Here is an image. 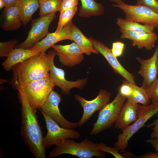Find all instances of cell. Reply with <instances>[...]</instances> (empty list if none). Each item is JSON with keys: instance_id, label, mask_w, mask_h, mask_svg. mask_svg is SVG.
Masks as SVG:
<instances>
[{"instance_id": "obj_1", "label": "cell", "mask_w": 158, "mask_h": 158, "mask_svg": "<svg viewBox=\"0 0 158 158\" xmlns=\"http://www.w3.org/2000/svg\"><path fill=\"white\" fill-rule=\"evenodd\" d=\"M21 106V134L28 147L36 158H46L45 147L36 109L29 104L25 95L17 89Z\"/></svg>"}, {"instance_id": "obj_2", "label": "cell", "mask_w": 158, "mask_h": 158, "mask_svg": "<svg viewBox=\"0 0 158 158\" xmlns=\"http://www.w3.org/2000/svg\"><path fill=\"white\" fill-rule=\"evenodd\" d=\"M10 83L25 84L49 75V60L48 54L40 52L13 68Z\"/></svg>"}, {"instance_id": "obj_3", "label": "cell", "mask_w": 158, "mask_h": 158, "mask_svg": "<svg viewBox=\"0 0 158 158\" xmlns=\"http://www.w3.org/2000/svg\"><path fill=\"white\" fill-rule=\"evenodd\" d=\"M66 154L80 158H92L96 157L104 158L105 152L98 149L96 143L88 140L86 137L80 142H77L69 138L62 139L49 153L48 157L53 158Z\"/></svg>"}, {"instance_id": "obj_4", "label": "cell", "mask_w": 158, "mask_h": 158, "mask_svg": "<svg viewBox=\"0 0 158 158\" xmlns=\"http://www.w3.org/2000/svg\"><path fill=\"white\" fill-rule=\"evenodd\" d=\"M55 86L50 75L28 83L13 85L15 89L23 92L29 104L36 109H40L44 103Z\"/></svg>"}, {"instance_id": "obj_5", "label": "cell", "mask_w": 158, "mask_h": 158, "mask_svg": "<svg viewBox=\"0 0 158 158\" xmlns=\"http://www.w3.org/2000/svg\"><path fill=\"white\" fill-rule=\"evenodd\" d=\"M158 112V103L151 104L147 106L138 105V117L132 124L122 130V132L117 137L114 143L115 147L119 150L124 152L132 137L141 128L145 126L147 121Z\"/></svg>"}, {"instance_id": "obj_6", "label": "cell", "mask_w": 158, "mask_h": 158, "mask_svg": "<svg viewBox=\"0 0 158 158\" xmlns=\"http://www.w3.org/2000/svg\"><path fill=\"white\" fill-rule=\"evenodd\" d=\"M126 99L118 91L114 99L99 111L98 118L93 124L90 134L96 135L114 124Z\"/></svg>"}, {"instance_id": "obj_7", "label": "cell", "mask_w": 158, "mask_h": 158, "mask_svg": "<svg viewBox=\"0 0 158 158\" xmlns=\"http://www.w3.org/2000/svg\"><path fill=\"white\" fill-rule=\"evenodd\" d=\"M113 6L121 9L125 15V19L157 27L158 26V13L142 5L127 4L124 2Z\"/></svg>"}, {"instance_id": "obj_8", "label": "cell", "mask_w": 158, "mask_h": 158, "mask_svg": "<svg viewBox=\"0 0 158 158\" xmlns=\"http://www.w3.org/2000/svg\"><path fill=\"white\" fill-rule=\"evenodd\" d=\"M56 13L31 20V28L26 39L22 43L16 45L15 48L30 49L46 36L49 33L50 24L56 18Z\"/></svg>"}, {"instance_id": "obj_9", "label": "cell", "mask_w": 158, "mask_h": 158, "mask_svg": "<svg viewBox=\"0 0 158 158\" xmlns=\"http://www.w3.org/2000/svg\"><path fill=\"white\" fill-rule=\"evenodd\" d=\"M49 60V75L55 86L59 87L61 90V93L67 95L70 93L71 90L73 88L81 89L85 85L88 78L87 77L79 79L75 81L67 80L65 78L64 71L56 67L54 64V59L56 55L54 50H50L48 53Z\"/></svg>"}, {"instance_id": "obj_10", "label": "cell", "mask_w": 158, "mask_h": 158, "mask_svg": "<svg viewBox=\"0 0 158 158\" xmlns=\"http://www.w3.org/2000/svg\"><path fill=\"white\" fill-rule=\"evenodd\" d=\"M44 119L47 133L44 137L43 142L46 148L58 145L63 139H78L79 132L73 129L63 128L52 120L43 112L40 111Z\"/></svg>"}, {"instance_id": "obj_11", "label": "cell", "mask_w": 158, "mask_h": 158, "mask_svg": "<svg viewBox=\"0 0 158 158\" xmlns=\"http://www.w3.org/2000/svg\"><path fill=\"white\" fill-rule=\"evenodd\" d=\"M111 93L105 90H100L97 96L94 99L87 100L79 95H74L75 100L78 102L83 109L82 117L78 123L80 127L86 123L96 111H99L109 102Z\"/></svg>"}, {"instance_id": "obj_12", "label": "cell", "mask_w": 158, "mask_h": 158, "mask_svg": "<svg viewBox=\"0 0 158 158\" xmlns=\"http://www.w3.org/2000/svg\"><path fill=\"white\" fill-rule=\"evenodd\" d=\"M61 100V95L52 90L44 103L39 109L63 128L74 129L77 128L78 127V122H71L61 114L59 105Z\"/></svg>"}, {"instance_id": "obj_13", "label": "cell", "mask_w": 158, "mask_h": 158, "mask_svg": "<svg viewBox=\"0 0 158 158\" xmlns=\"http://www.w3.org/2000/svg\"><path fill=\"white\" fill-rule=\"evenodd\" d=\"M52 47L64 66L73 67L80 64L84 59V53L75 42L65 45L54 44Z\"/></svg>"}, {"instance_id": "obj_14", "label": "cell", "mask_w": 158, "mask_h": 158, "mask_svg": "<svg viewBox=\"0 0 158 158\" xmlns=\"http://www.w3.org/2000/svg\"><path fill=\"white\" fill-rule=\"evenodd\" d=\"M88 38L95 49L105 58L115 72L120 75L128 82L135 84L134 76L122 66L117 58L112 54L111 49L101 41L92 37Z\"/></svg>"}, {"instance_id": "obj_15", "label": "cell", "mask_w": 158, "mask_h": 158, "mask_svg": "<svg viewBox=\"0 0 158 158\" xmlns=\"http://www.w3.org/2000/svg\"><path fill=\"white\" fill-rule=\"evenodd\" d=\"M158 56V45L155 51L150 58L143 59L139 57H135L140 64V68L138 73L143 78L141 87L146 90L157 78L158 73L157 59Z\"/></svg>"}, {"instance_id": "obj_16", "label": "cell", "mask_w": 158, "mask_h": 158, "mask_svg": "<svg viewBox=\"0 0 158 158\" xmlns=\"http://www.w3.org/2000/svg\"><path fill=\"white\" fill-rule=\"evenodd\" d=\"M121 33V39H127L132 42L131 45L137 47L139 49L145 48L147 50H151L155 46L156 41L158 40V36L154 32H134L119 30Z\"/></svg>"}, {"instance_id": "obj_17", "label": "cell", "mask_w": 158, "mask_h": 158, "mask_svg": "<svg viewBox=\"0 0 158 158\" xmlns=\"http://www.w3.org/2000/svg\"><path fill=\"white\" fill-rule=\"evenodd\" d=\"M73 23L72 21L70 22L59 33L55 32L49 33L44 38L34 45L30 49L40 51L41 53H45L47 49L56 43L64 40H71V29Z\"/></svg>"}, {"instance_id": "obj_18", "label": "cell", "mask_w": 158, "mask_h": 158, "mask_svg": "<svg viewBox=\"0 0 158 158\" xmlns=\"http://www.w3.org/2000/svg\"><path fill=\"white\" fill-rule=\"evenodd\" d=\"M138 105L126 99L114 124L116 128L122 130L137 119Z\"/></svg>"}, {"instance_id": "obj_19", "label": "cell", "mask_w": 158, "mask_h": 158, "mask_svg": "<svg viewBox=\"0 0 158 158\" xmlns=\"http://www.w3.org/2000/svg\"><path fill=\"white\" fill-rule=\"evenodd\" d=\"M40 52V51L15 48L9 53L6 59L2 63V66L5 71H9L16 64Z\"/></svg>"}, {"instance_id": "obj_20", "label": "cell", "mask_w": 158, "mask_h": 158, "mask_svg": "<svg viewBox=\"0 0 158 158\" xmlns=\"http://www.w3.org/2000/svg\"><path fill=\"white\" fill-rule=\"evenodd\" d=\"M4 20L1 28L5 31L14 30L22 25L20 18L19 11L17 5L5 8L4 11Z\"/></svg>"}, {"instance_id": "obj_21", "label": "cell", "mask_w": 158, "mask_h": 158, "mask_svg": "<svg viewBox=\"0 0 158 158\" xmlns=\"http://www.w3.org/2000/svg\"><path fill=\"white\" fill-rule=\"evenodd\" d=\"M71 40L74 42L83 53L88 55L92 53L98 54L88 38L85 36L73 23L71 27Z\"/></svg>"}, {"instance_id": "obj_22", "label": "cell", "mask_w": 158, "mask_h": 158, "mask_svg": "<svg viewBox=\"0 0 158 158\" xmlns=\"http://www.w3.org/2000/svg\"><path fill=\"white\" fill-rule=\"evenodd\" d=\"M20 19L24 25L31 20L32 15L40 7L39 0H18Z\"/></svg>"}, {"instance_id": "obj_23", "label": "cell", "mask_w": 158, "mask_h": 158, "mask_svg": "<svg viewBox=\"0 0 158 158\" xmlns=\"http://www.w3.org/2000/svg\"><path fill=\"white\" fill-rule=\"evenodd\" d=\"M81 5L79 8L78 16L82 17H88L92 16L103 15L104 8L100 3L94 0H80Z\"/></svg>"}, {"instance_id": "obj_24", "label": "cell", "mask_w": 158, "mask_h": 158, "mask_svg": "<svg viewBox=\"0 0 158 158\" xmlns=\"http://www.w3.org/2000/svg\"><path fill=\"white\" fill-rule=\"evenodd\" d=\"M116 24L120 29L134 32H154L155 27L130 20H127L121 18H118L116 20Z\"/></svg>"}, {"instance_id": "obj_25", "label": "cell", "mask_w": 158, "mask_h": 158, "mask_svg": "<svg viewBox=\"0 0 158 158\" xmlns=\"http://www.w3.org/2000/svg\"><path fill=\"white\" fill-rule=\"evenodd\" d=\"M40 16L59 11L63 0H39Z\"/></svg>"}, {"instance_id": "obj_26", "label": "cell", "mask_w": 158, "mask_h": 158, "mask_svg": "<svg viewBox=\"0 0 158 158\" xmlns=\"http://www.w3.org/2000/svg\"><path fill=\"white\" fill-rule=\"evenodd\" d=\"M133 91L132 95L127 99L136 104L140 103L144 106L149 105L151 101L145 90L141 86H138L131 83Z\"/></svg>"}, {"instance_id": "obj_27", "label": "cell", "mask_w": 158, "mask_h": 158, "mask_svg": "<svg viewBox=\"0 0 158 158\" xmlns=\"http://www.w3.org/2000/svg\"><path fill=\"white\" fill-rule=\"evenodd\" d=\"M77 10V5L64 11L60 14L58 25L55 32L59 33L67 24L72 21Z\"/></svg>"}, {"instance_id": "obj_28", "label": "cell", "mask_w": 158, "mask_h": 158, "mask_svg": "<svg viewBox=\"0 0 158 158\" xmlns=\"http://www.w3.org/2000/svg\"><path fill=\"white\" fill-rule=\"evenodd\" d=\"M18 43V40L12 39L6 42H0V57H7Z\"/></svg>"}, {"instance_id": "obj_29", "label": "cell", "mask_w": 158, "mask_h": 158, "mask_svg": "<svg viewBox=\"0 0 158 158\" xmlns=\"http://www.w3.org/2000/svg\"><path fill=\"white\" fill-rule=\"evenodd\" d=\"M146 90L152 104L158 103V78Z\"/></svg>"}, {"instance_id": "obj_30", "label": "cell", "mask_w": 158, "mask_h": 158, "mask_svg": "<svg viewBox=\"0 0 158 158\" xmlns=\"http://www.w3.org/2000/svg\"><path fill=\"white\" fill-rule=\"evenodd\" d=\"M97 148L100 150L104 152L111 154L116 158H125L126 157L120 153L118 149L116 147H112L107 146L106 144L102 142L96 143Z\"/></svg>"}, {"instance_id": "obj_31", "label": "cell", "mask_w": 158, "mask_h": 158, "mask_svg": "<svg viewBox=\"0 0 158 158\" xmlns=\"http://www.w3.org/2000/svg\"><path fill=\"white\" fill-rule=\"evenodd\" d=\"M133 91L131 83L124 80H123L122 85L118 88V91L126 99H127L131 96Z\"/></svg>"}, {"instance_id": "obj_32", "label": "cell", "mask_w": 158, "mask_h": 158, "mask_svg": "<svg viewBox=\"0 0 158 158\" xmlns=\"http://www.w3.org/2000/svg\"><path fill=\"white\" fill-rule=\"evenodd\" d=\"M125 47V44L123 43L117 41L112 44L111 50L113 55L117 58L121 56L123 54Z\"/></svg>"}, {"instance_id": "obj_33", "label": "cell", "mask_w": 158, "mask_h": 158, "mask_svg": "<svg viewBox=\"0 0 158 158\" xmlns=\"http://www.w3.org/2000/svg\"><path fill=\"white\" fill-rule=\"evenodd\" d=\"M137 4L144 5L158 13L157 0H136Z\"/></svg>"}, {"instance_id": "obj_34", "label": "cell", "mask_w": 158, "mask_h": 158, "mask_svg": "<svg viewBox=\"0 0 158 158\" xmlns=\"http://www.w3.org/2000/svg\"><path fill=\"white\" fill-rule=\"evenodd\" d=\"M157 116L152 122L146 126L148 128L152 127L151 130L152 131L150 134V138H158V112Z\"/></svg>"}, {"instance_id": "obj_35", "label": "cell", "mask_w": 158, "mask_h": 158, "mask_svg": "<svg viewBox=\"0 0 158 158\" xmlns=\"http://www.w3.org/2000/svg\"><path fill=\"white\" fill-rule=\"evenodd\" d=\"M78 0H63L59 11L60 14L65 10L77 5Z\"/></svg>"}, {"instance_id": "obj_36", "label": "cell", "mask_w": 158, "mask_h": 158, "mask_svg": "<svg viewBox=\"0 0 158 158\" xmlns=\"http://www.w3.org/2000/svg\"><path fill=\"white\" fill-rule=\"evenodd\" d=\"M135 157L140 158H158V153L155 151V152H147L140 156L135 155Z\"/></svg>"}, {"instance_id": "obj_37", "label": "cell", "mask_w": 158, "mask_h": 158, "mask_svg": "<svg viewBox=\"0 0 158 158\" xmlns=\"http://www.w3.org/2000/svg\"><path fill=\"white\" fill-rule=\"evenodd\" d=\"M145 142L150 144L155 151L157 152L158 151V138H150L147 139L146 140Z\"/></svg>"}, {"instance_id": "obj_38", "label": "cell", "mask_w": 158, "mask_h": 158, "mask_svg": "<svg viewBox=\"0 0 158 158\" xmlns=\"http://www.w3.org/2000/svg\"><path fill=\"white\" fill-rule=\"evenodd\" d=\"M4 3L5 8L17 5L18 0H1Z\"/></svg>"}, {"instance_id": "obj_39", "label": "cell", "mask_w": 158, "mask_h": 158, "mask_svg": "<svg viewBox=\"0 0 158 158\" xmlns=\"http://www.w3.org/2000/svg\"><path fill=\"white\" fill-rule=\"evenodd\" d=\"M110 1L115 2L116 4H119L123 3L124 2L122 0H109Z\"/></svg>"}, {"instance_id": "obj_40", "label": "cell", "mask_w": 158, "mask_h": 158, "mask_svg": "<svg viewBox=\"0 0 158 158\" xmlns=\"http://www.w3.org/2000/svg\"><path fill=\"white\" fill-rule=\"evenodd\" d=\"M5 7V5L4 3L1 0H0V9H1Z\"/></svg>"}, {"instance_id": "obj_41", "label": "cell", "mask_w": 158, "mask_h": 158, "mask_svg": "<svg viewBox=\"0 0 158 158\" xmlns=\"http://www.w3.org/2000/svg\"><path fill=\"white\" fill-rule=\"evenodd\" d=\"M0 84H3L4 83H5L6 82H8V81H7L6 80V79H0Z\"/></svg>"}, {"instance_id": "obj_42", "label": "cell", "mask_w": 158, "mask_h": 158, "mask_svg": "<svg viewBox=\"0 0 158 158\" xmlns=\"http://www.w3.org/2000/svg\"><path fill=\"white\" fill-rule=\"evenodd\" d=\"M157 28L158 29V26L157 27ZM157 66L158 68V58H157Z\"/></svg>"}]
</instances>
